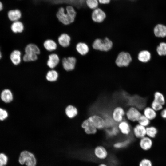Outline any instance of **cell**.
<instances>
[{
	"label": "cell",
	"instance_id": "603a6c76",
	"mask_svg": "<svg viewBox=\"0 0 166 166\" xmlns=\"http://www.w3.org/2000/svg\"><path fill=\"white\" fill-rule=\"evenodd\" d=\"M76 49L77 52L81 55H85L89 50L88 45L86 43L82 42H80L77 44Z\"/></svg>",
	"mask_w": 166,
	"mask_h": 166
},
{
	"label": "cell",
	"instance_id": "8fae6325",
	"mask_svg": "<svg viewBox=\"0 0 166 166\" xmlns=\"http://www.w3.org/2000/svg\"><path fill=\"white\" fill-rule=\"evenodd\" d=\"M118 124L117 127L119 132L125 136H128L131 134L132 129L129 122L127 121L124 120Z\"/></svg>",
	"mask_w": 166,
	"mask_h": 166
},
{
	"label": "cell",
	"instance_id": "4fadbf2b",
	"mask_svg": "<svg viewBox=\"0 0 166 166\" xmlns=\"http://www.w3.org/2000/svg\"><path fill=\"white\" fill-rule=\"evenodd\" d=\"M81 127L86 134L87 135H94L97 132V129L93 125L87 118L82 122Z\"/></svg>",
	"mask_w": 166,
	"mask_h": 166
},
{
	"label": "cell",
	"instance_id": "30bf717a",
	"mask_svg": "<svg viewBox=\"0 0 166 166\" xmlns=\"http://www.w3.org/2000/svg\"><path fill=\"white\" fill-rule=\"evenodd\" d=\"M93 154L94 156L100 160H104L108 156V152L106 148L102 145L96 146L93 149Z\"/></svg>",
	"mask_w": 166,
	"mask_h": 166
},
{
	"label": "cell",
	"instance_id": "f1b7e54d",
	"mask_svg": "<svg viewBox=\"0 0 166 166\" xmlns=\"http://www.w3.org/2000/svg\"><path fill=\"white\" fill-rule=\"evenodd\" d=\"M58 77L57 72L54 69H51L48 71L46 75V80L50 82L56 81Z\"/></svg>",
	"mask_w": 166,
	"mask_h": 166
},
{
	"label": "cell",
	"instance_id": "2e32d148",
	"mask_svg": "<svg viewBox=\"0 0 166 166\" xmlns=\"http://www.w3.org/2000/svg\"><path fill=\"white\" fill-rule=\"evenodd\" d=\"M152 144V139L146 136L139 139V146L143 150H147L151 148Z\"/></svg>",
	"mask_w": 166,
	"mask_h": 166
},
{
	"label": "cell",
	"instance_id": "4316f807",
	"mask_svg": "<svg viewBox=\"0 0 166 166\" xmlns=\"http://www.w3.org/2000/svg\"><path fill=\"white\" fill-rule=\"evenodd\" d=\"M65 112L66 115L70 118L75 117L78 114L77 109L74 106L70 105L65 109Z\"/></svg>",
	"mask_w": 166,
	"mask_h": 166
},
{
	"label": "cell",
	"instance_id": "ba28073f",
	"mask_svg": "<svg viewBox=\"0 0 166 166\" xmlns=\"http://www.w3.org/2000/svg\"><path fill=\"white\" fill-rule=\"evenodd\" d=\"M91 18L94 22L100 23L103 22L106 17L105 12L101 8L98 7L93 10L91 13Z\"/></svg>",
	"mask_w": 166,
	"mask_h": 166
},
{
	"label": "cell",
	"instance_id": "5bb4252c",
	"mask_svg": "<svg viewBox=\"0 0 166 166\" xmlns=\"http://www.w3.org/2000/svg\"><path fill=\"white\" fill-rule=\"evenodd\" d=\"M60 58L58 55L55 53L50 54L48 56L47 61V65L49 68L53 69L59 64Z\"/></svg>",
	"mask_w": 166,
	"mask_h": 166
},
{
	"label": "cell",
	"instance_id": "836d02e7",
	"mask_svg": "<svg viewBox=\"0 0 166 166\" xmlns=\"http://www.w3.org/2000/svg\"><path fill=\"white\" fill-rule=\"evenodd\" d=\"M150 121H151L142 114L137 122L139 124L147 127L150 125Z\"/></svg>",
	"mask_w": 166,
	"mask_h": 166
},
{
	"label": "cell",
	"instance_id": "74e56055",
	"mask_svg": "<svg viewBox=\"0 0 166 166\" xmlns=\"http://www.w3.org/2000/svg\"><path fill=\"white\" fill-rule=\"evenodd\" d=\"M8 158L3 153L0 154V166H4L7 163Z\"/></svg>",
	"mask_w": 166,
	"mask_h": 166
},
{
	"label": "cell",
	"instance_id": "f546056e",
	"mask_svg": "<svg viewBox=\"0 0 166 166\" xmlns=\"http://www.w3.org/2000/svg\"><path fill=\"white\" fill-rule=\"evenodd\" d=\"M158 133V130L155 126L149 125L146 127V136L151 139L155 138Z\"/></svg>",
	"mask_w": 166,
	"mask_h": 166
},
{
	"label": "cell",
	"instance_id": "e575fe53",
	"mask_svg": "<svg viewBox=\"0 0 166 166\" xmlns=\"http://www.w3.org/2000/svg\"><path fill=\"white\" fill-rule=\"evenodd\" d=\"M85 3L89 9L92 10L98 7L99 5L98 0H85Z\"/></svg>",
	"mask_w": 166,
	"mask_h": 166
},
{
	"label": "cell",
	"instance_id": "d590c367",
	"mask_svg": "<svg viewBox=\"0 0 166 166\" xmlns=\"http://www.w3.org/2000/svg\"><path fill=\"white\" fill-rule=\"evenodd\" d=\"M156 51L160 56L166 55V43H160L157 47Z\"/></svg>",
	"mask_w": 166,
	"mask_h": 166
},
{
	"label": "cell",
	"instance_id": "7a4b0ae2",
	"mask_svg": "<svg viewBox=\"0 0 166 166\" xmlns=\"http://www.w3.org/2000/svg\"><path fill=\"white\" fill-rule=\"evenodd\" d=\"M113 45L112 41L106 37L103 40L99 38L95 40L93 43L92 47L94 49L107 52L112 49Z\"/></svg>",
	"mask_w": 166,
	"mask_h": 166
},
{
	"label": "cell",
	"instance_id": "52a82bcc",
	"mask_svg": "<svg viewBox=\"0 0 166 166\" xmlns=\"http://www.w3.org/2000/svg\"><path fill=\"white\" fill-rule=\"evenodd\" d=\"M126 111L121 106H117L113 109L111 117L114 122L118 123L124 120Z\"/></svg>",
	"mask_w": 166,
	"mask_h": 166
},
{
	"label": "cell",
	"instance_id": "44dd1931",
	"mask_svg": "<svg viewBox=\"0 0 166 166\" xmlns=\"http://www.w3.org/2000/svg\"><path fill=\"white\" fill-rule=\"evenodd\" d=\"M143 114L150 121L155 119L157 116V112L151 107L149 106L144 108L143 110Z\"/></svg>",
	"mask_w": 166,
	"mask_h": 166
},
{
	"label": "cell",
	"instance_id": "7bdbcfd3",
	"mask_svg": "<svg viewBox=\"0 0 166 166\" xmlns=\"http://www.w3.org/2000/svg\"><path fill=\"white\" fill-rule=\"evenodd\" d=\"M3 9V5L1 1H0V11Z\"/></svg>",
	"mask_w": 166,
	"mask_h": 166
},
{
	"label": "cell",
	"instance_id": "6da1fadb",
	"mask_svg": "<svg viewBox=\"0 0 166 166\" xmlns=\"http://www.w3.org/2000/svg\"><path fill=\"white\" fill-rule=\"evenodd\" d=\"M77 14L74 8L69 5L65 7L61 6L58 8L56 16L60 22L65 25H68L74 22Z\"/></svg>",
	"mask_w": 166,
	"mask_h": 166
},
{
	"label": "cell",
	"instance_id": "f35d334b",
	"mask_svg": "<svg viewBox=\"0 0 166 166\" xmlns=\"http://www.w3.org/2000/svg\"><path fill=\"white\" fill-rule=\"evenodd\" d=\"M139 166H152V164L150 160L145 158L140 162Z\"/></svg>",
	"mask_w": 166,
	"mask_h": 166
},
{
	"label": "cell",
	"instance_id": "d6a6232c",
	"mask_svg": "<svg viewBox=\"0 0 166 166\" xmlns=\"http://www.w3.org/2000/svg\"><path fill=\"white\" fill-rule=\"evenodd\" d=\"M38 59V55L35 54L25 53L23 57V60L25 62L34 61Z\"/></svg>",
	"mask_w": 166,
	"mask_h": 166
},
{
	"label": "cell",
	"instance_id": "3957f363",
	"mask_svg": "<svg viewBox=\"0 0 166 166\" xmlns=\"http://www.w3.org/2000/svg\"><path fill=\"white\" fill-rule=\"evenodd\" d=\"M18 161L21 164H25L26 166H36L37 164L36 159L34 154L26 150L21 152Z\"/></svg>",
	"mask_w": 166,
	"mask_h": 166
},
{
	"label": "cell",
	"instance_id": "d6986e66",
	"mask_svg": "<svg viewBox=\"0 0 166 166\" xmlns=\"http://www.w3.org/2000/svg\"><path fill=\"white\" fill-rule=\"evenodd\" d=\"M154 32L157 37H165L166 36V26L162 24H158L155 27Z\"/></svg>",
	"mask_w": 166,
	"mask_h": 166
},
{
	"label": "cell",
	"instance_id": "8992f818",
	"mask_svg": "<svg viewBox=\"0 0 166 166\" xmlns=\"http://www.w3.org/2000/svg\"><path fill=\"white\" fill-rule=\"evenodd\" d=\"M142 115L141 112L138 109L131 106L126 111L125 117L128 121L135 122L138 121Z\"/></svg>",
	"mask_w": 166,
	"mask_h": 166
},
{
	"label": "cell",
	"instance_id": "ac0fdd59",
	"mask_svg": "<svg viewBox=\"0 0 166 166\" xmlns=\"http://www.w3.org/2000/svg\"><path fill=\"white\" fill-rule=\"evenodd\" d=\"M25 53L38 55L41 53L39 47L35 44L30 43L28 44L25 48Z\"/></svg>",
	"mask_w": 166,
	"mask_h": 166
},
{
	"label": "cell",
	"instance_id": "e0dca14e",
	"mask_svg": "<svg viewBox=\"0 0 166 166\" xmlns=\"http://www.w3.org/2000/svg\"><path fill=\"white\" fill-rule=\"evenodd\" d=\"M9 19L13 22L19 21L22 17L21 11L18 9H15L10 10L7 14Z\"/></svg>",
	"mask_w": 166,
	"mask_h": 166
},
{
	"label": "cell",
	"instance_id": "f6af8a7d",
	"mask_svg": "<svg viewBox=\"0 0 166 166\" xmlns=\"http://www.w3.org/2000/svg\"><path fill=\"white\" fill-rule=\"evenodd\" d=\"M1 57H2V54H1V53L0 52V59L1 58Z\"/></svg>",
	"mask_w": 166,
	"mask_h": 166
},
{
	"label": "cell",
	"instance_id": "9a60e30c",
	"mask_svg": "<svg viewBox=\"0 0 166 166\" xmlns=\"http://www.w3.org/2000/svg\"><path fill=\"white\" fill-rule=\"evenodd\" d=\"M57 40L60 46L64 48H66L70 45L71 38L67 34L63 33L58 37Z\"/></svg>",
	"mask_w": 166,
	"mask_h": 166
},
{
	"label": "cell",
	"instance_id": "8d00e7d4",
	"mask_svg": "<svg viewBox=\"0 0 166 166\" xmlns=\"http://www.w3.org/2000/svg\"><path fill=\"white\" fill-rule=\"evenodd\" d=\"M163 105L154 100L152 102L151 107L156 112L161 111L163 109Z\"/></svg>",
	"mask_w": 166,
	"mask_h": 166
},
{
	"label": "cell",
	"instance_id": "1f68e13d",
	"mask_svg": "<svg viewBox=\"0 0 166 166\" xmlns=\"http://www.w3.org/2000/svg\"><path fill=\"white\" fill-rule=\"evenodd\" d=\"M106 132L108 136L112 138L117 136L119 132L117 126L107 128L106 130Z\"/></svg>",
	"mask_w": 166,
	"mask_h": 166
},
{
	"label": "cell",
	"instance_id": "cb8c5ba5",
	"mask_svg": "<svg viewBox=\"0 0 166 166\" xmlns=\"http://www.w3.org/2000/svg\"><path fill=\"white\" fill-rule=\"evenodd\" d=\"M21 53L18 50H14L11 53L10 59L12 63L15 65L19 64L21 61Z\"/></svg>",
	"mask_w": 166,
	"mask_h": 166
},
{
	"label": "cell",
	"instance_id": "60d3db41",
	"mask_svg": "<svg viewBox=\"0 0 166 166\" xmlns=\"http://www.w3.org/2000/svg\"><path fill=\"white\" fill-rule=\"evenodd\" d=\"M160 115L161 117L164 119H166V108H163L161 111Z\"/></svg>",
	"mask_w": 166,
	"mask_h": 166
},
{
	"label": "cell",
	"instance_id": "5b68a950",
	"mask_svg": "<svg viewBox=\"0 0 166 166\" xmlns=\"http://www.w3.org/2000/svg\"><path fill=\"white\" fill-rule=\"evenodd\" d=\"M87 119L97 130H101L106 128L105 120L102 117L98 115H92Z\"/></svg>",
	"mask_w": 166,
	"mask_h": 166
},
{
	"label": "cell",
	"instance_id": "83f0119b",
	"mask_svg": "<svg viewBox=\"0 0 166 166\" xmlns=\"http://www.w3.org/2000/svg\"><path fill=\"white\" fill-rule=\"evenodd\" d=\"M151 55L150 53L147 50H143L139 53L138 56V60L142 62H146L150 59Z\"/></svg>",
	"mask_w": 166,
	"mask_h": 166
},
{
	"label": "cell",
	"instance_id": "b9f144b4",
	"mask_svg": "<svg viewBox=\"0 0 166 166\" xmlns=\"http://www.w3.org/2000/svg\"><path fill=\"white\" fill-rule=\"evenodd\" d=\"M99 3L101 4L106 5L109 4L111 0H98Z\"/></svg>",
	"mask_w": 166,
	"mask_h": 166
},
{
	"label": "cell",
	"instance_id": "277c9868",
	"mask_svg": "<svg viewBox=\"0 0 166 166\" xmlns=\"http://www.w3.org/2000/svg\"><path fill=\"white\" fill-rule=\"evenodd\" d=\"M132 60V57L129 53L121 52L118 55L115 63L119 67H127L129 65Z\"/></svg>",
	"mask_w": 166,
	"mask_h": 166
},
{
	"label": "cell",
	"instance_id": "d4e9b609",
	"mask_svg": "<svg viewBox=\"0 0 166 166\" xmlns=\"http://www.w3.org/2000/svg\"><path fill=\"white\" fill-rule=\"evenodd\" d=\"M1 97L4 102L8 103L11 102L13 99V95L11 92L8 89H5L2 92Z\"/></svg>",
	"mask_w": 166,
	"mask_h": 166
},
{
	"label": "cell",
	"instance_id": "7c38bea8",
	"mask_svg": "<svg viewBox=\"0 0 166 166\" xmlns=\"http://www.w3.org/2000/svg\"><path fill=\"white\" fill-rule=\"evenodd\" d=\"M132 132L134 137L140 139L146 136V127L138 124L132 129Z\"/></svg>",
	"mask_w": 166,
	"mask_h": 166
},
{
	"label": "cell",
	"instance_id": "484cf974",
	"mask_svg": "<svg viewBox=\"0 0 166 166\" xmlns=\"http://www.w3.org/2000/svg\"><path fill=\"white\" fill-rule=\"evenodd\" d=\"M23 23L19 21L13 22L11 26V29L14 33H21L24 30Z\"/></svg>",
	"mask_w": 166,
	"mask_h": 166
},
{
	"label": "cell",
	"instance_id": "4dcf8cb0",
	"mask_svg": "<svg viewBox=\"0 0 166 166\" xmlns=\"http://www.w3.org/2000/svg\"><path fill=\"white\" fill-rule=\"evenodd\" d=\"M164 105H165L166 101L164 94L159 91L156 92L154 94L153 100Z\"/></svg>",
	"mask_w": 166,
	"mask_h": 166
},
{
	"label": "cell",
	"instance_id": "9c48e42d",
	"mask_svg": "<svg viewBox=\"0 0 166 166\" xmlns=\"http://www.w3.org/2000/svg\"><path fill=\"white\" fill-rule=\"evenodd\" d=\"M77 60L74 57L71 56L64 57L62 60L63 68L66 71H70L73 70L75 67Z\"/></svg>",
	"mask_w": 166,
	"mask_h": 166
},
{
	"label": "cell",
	"instance_id": "bcb514c9",
	"mask_svg": "<svg viewBox=\"0 0 166 166\" xmlns=\"http://www.w3.org/2000/svg\"></svg>",
	"mask_w": 166,
	"mask_h": 166
},
{
	"label": "cell",
	"instance_id": "7402d4cb",
	"mask_svg": "<svg viewBox=\"0 0 166 166\" xmlns=\"http://www.w3.org/2000/svg\"><path fill=\"white\" fill-rule=\"evenodd\" d=\"M44 48L47 51L52 52L57 48V45L55 41L51 39L46 40L43 44Z\"/></svg>",
	"mask_w": 166,
	"mask_h": 166
},
{
	"label": "cell",
	"instance_id": "ee69618b",
	"mask_svg": "<svg viewBox=\"0 0 166 166\" xmlns=\"http://www.w3.org/2000/svg\"><path fill=\"white\" fill-rule=\"evenodd\" d=\"M98 166H109L107 164L105 163H101Z\"/></svg>",
	"mask_w": 166,
	"mask_h": 166
},
{
	"label": "cell",
	"instance_id": "ab89813d",
	"mask_svg": "<svg viewBox=\"0 0 166 166\" xmlns=\"http://www.w3.org/2000/svg\"><path fill=\"white\" fill-rule=\"evenodd\" d=\"M8 116L7 112L5 110L0 108V120L3 121Z\"/></svg>",
	"mask_w": 166,
	"mask_h": 166
},
{
	"label": "cell",
	"instance_id": "ffe728a7",
	"mask_svg": "<svg viewBox=\"0 0 166 166\" xmlns=\"http://www.w3.org/2000/svg\"><path fill=\"white\" fill-rule=\"evenodd\" d=\"M131 138H128L124 140L115 142L113 144V147L116 149H123L128 146L132 142Z\"/></svg>",
	"mask_w": 166,
	"mask_h": 166
}]
</instances>
